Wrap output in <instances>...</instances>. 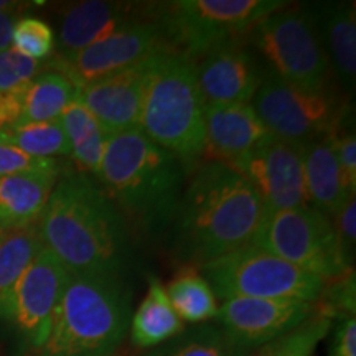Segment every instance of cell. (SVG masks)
Segmentation results:
<instances>
[{
  "label": "cell",
  "mask_w": 356,
  "mask_h": 356,
  "mask_svg": "<svg viewBox=\"0 0 356 356\" xmlns=\"http://www.w3.org/2000/svg\"><path fill=\"white\" fill-rule=\"evenodd\" d=\"M140 7L126 2L84 0L68 7L61 17L58 33V55H71L81 51L101 40L140 20L136 15Z\"/></svg>",
  "instance_id": "18"
},
{
  "label": "cell",
  "mask_w": 356,
  "mask_h": 356,
  "mask_svg": "<svg viewBox=\"0 0 356 356\" xmlns=\"http://www.w3.org/2000/svg\"><path fill=\"white\" fill-rule=\"evenodd\" d=\"M267 131L279 139L307 145L338 131L341 111L327 91H307L270 73L251 101Z\"/></svg>",
  "instance_id": "10"
},
{
  "label": "cell",
  "mask_w": 356,
  "mask_h": 356,
  "mask_svg": "<svg viewBox=\"0 0 356 356\" xmlns=\"http://www.w3.org/2000/svg\"><path fill=\"white\" fill-rule=\"evenodd\" d=\"M12 48L32 60L42 61L55 50V33L47 22L37 17H22L13 25Z\"/></svg>",
  "instance_id": "30"
},
{
  "label": "cell",
  "mask_w": 356,
  "mask_h": 356,
  "mask_svg": "<svg viewBox=\"0 0 356 356\" xmlns=\"http://www.w3.org/2000/svg\"><path fill=\"white\" fill-rule=\"evenodd\" d=\"M60 172L0 177V229H22L38 222Z\"/></svg>",
  "instance_id": "21"
},
{
  "label": "cell",
  "mask_w": 356,
  "mask_h": 356,
  "mask_svg": "<svg viewBox=\"0 0 356 356\" xmlns=\"http://www.w3.org/2000/svg\"><path fill=\"white\" fill-rule=\"evenodd\" d=\"M76 95L78 89L65 74L42 71L20 88V122L56 121Z\"/></svg>",
  "instance_id": "24"
},
{
  "label": "cell",
  "mask_w": 356,
  "mask_h": 356,
  "mask_svg": "<svg viewBox=\"0 0 356 356\" xmlns=\"http://www.w3.org/2000/svg\"><path fill=\"white\" fill-rule=\"evenodd\" d=\"M173 310L184 323L202 325L216 318L218 299L208 280L195 269L180 273L165 287Z\"/></svg>",
  "instance_id": "25"
},
{
  "label": "cell",
  "mask_w": 356,
  "mask_h": 356,
  "mask_svg": "<svg viewBox=\"0 0 356 356\" xmlns=\"http://www.w3.org/2000/svg\"><path fill=\"white\" fill-rule=\"evenodd\" d=\"M129 328L131 341L137 348H155L185 330L184 320L173 310L165 286L159 279H149V289L132 315Z\"/></svg>",
  "instance_id": "22"
},
{
  "label": "cell",
  "mask_w": 356,
  "mask_h": 356,
  "mask_svg": "<svg viewBox=\"0 0 356 356\" xmlns=\"http://www.w3.org/2000/svg\"><path fill=\"white\" fill-rule=\"evenodd\" d=\"M251 35L273 74L307 91H323L330 63L310 17L297 8H280L257 24Z\"/></svg>",
  "instance_id": "9"
},
{
  "label": "cell",
  "mask_w": 356,
  "mask_h": 356,
  "mask_svg": "<svg viewBox=\"0 0 356 356\" xmlns=\"http://www.w3.org/2000/svg\"><path fill=\"white\" fill-rule=\"evenodd\" d=\"M0 142L38 159L70 155V144L60 119L47 122H20L0 129Z\"/></svg>",
  "instance_id": "26"
},
{
  "label": "cell",
  "mask_w": 356,
  "mask_h": 356,
  "mask_svg": "<svg viewBox=\"0 0 356 356\" xmlns=\"http://www.w3.org/2000/svg\"><path fill=\"white\" fill-rule=\"evenodd\" d=\"M155 56L78 89L79 99L108 137L139 127L142 101Z\"/></svg>",
  "instance_id": "15"
},
{
  "label": "cell",
  "mask_w": 356,
  "mask_h": 356,
  "mask_svg": "<svg viewBox=\"0 0 356 356\" xmlns=\"http://www.w3.org/2000/svg\"><path fill=\"white\" fill-rule=\"evenodd\" d=\"M60 121L68 139L70 155L78 163V168L88 175L96 177L109 137L102 131L91 111L79 99V95L63 111Z\"/></svg>",
  "instance_id": "23"
},
{
  "label": "cell",
  "mask_w": 356,
  "mask_h": 356,
  "mask_svg": "<svg viewBox=\"0 0 356 356\" xmlns=\"http://www.w3.org/2000/svg\"><path fill=\"white\" fill-rule=\"evenodd\" d=\"M186 173L175 155L132 129L109 137L96 177L124 220L155 236L175 221Z\"/></svg>",
  "instance_id": "3"
},
{
  "label": "cell",
  "mask_w": 356,
  "mask_h": 356,
  "mask_svg": "<svg viewBox=\"0 0 356 356\" xmlns=\"http://www.w3.org/2000/svg\"><path fill=\"white\" fill-rule=\"evenodd\" d=\"M251 244L325 282L353 270L340 259L330 218L309 204L264 213Z\"/></svg>",
  "instance_id": "8"
},
{
  "label": "cell",
  "mask_w": 356,
  "mask_h": 356,
  "mask_svg": "<svg viewBox=\"0 0 356 356\" xmlns=\"http://www.w3.org/2000/svg\"><path fill=\"white\" fill-rule=\"evenodd\" d=\"M337 132L309 142L304 149L307 202L327 216L337 215L345 203L353 198L341 181L335 150Z\"/></svg>",
  "instance_id": "20"
},
{
  "label": "cell",
  "mask_w": 356,
  "mask_h": 356,
  "mask_svg": "<svg viewBox=\"0 0 356 356\" xmlns=\"http://www.w3.org/2000/svg\"><path fill=\"white\" fill-rule=\"evenodd\" d=\"M333 220L338 252L346 269H353L355 251H356V200L350 198L345 207L337 213Z\"/></svg>",
  "instance_id": "33"
},
{
  "label": "cell",
  "mask_w": 356,
  "mask_h": 356,
  "mask_svg": "<svg viewBox=\"0 0 356 356\" xmlns=\"http://www.w3.org/2000/svg\"><path fill=\"white\" fill-rule=\"evenodd\" d=\"M328 356H356V318L345 317L333 333Z\"/></svg>",
  "instance_id": "36"
},
{
  "label": "cell",
  "mask_w": 356,
  "mask_h": 356,
  "mask_svg": "<svg viewBox=\"0 0 356 356\" xmlns=\"http://www.w3.org/2000/svg\"><path fill=\"white\" fill-rule=\"evenodd\" d=\"M286 6L284 0H175L155 7L154 19L173 50L198 60L215 48L241 43L262 19Z\"/></svg>",
  "instance_id": "6"
},
{
  "label": "cell",
  "mask_w": 356,
  "mask_h": 356,
  "mask_svg": "<svg viewBox=\"0 0 356 356\" xmlns=\"http://www.w3.org/2000/svg\"><path fill=\"white\" fill-rule=\"evenodd\" d=\"M317 312V302L277 299L225 300L216 318L236 346L249 353L257 346L286 335Z\"/></svg>",
  "instance_id": "14"
},
{
  "label": "cell",
  "mask_w": 356,
  "mask_h": 356,
  "mask_svg": "<svg viewBox=\"0 0 356 356\" xmlns=\"http://www.w3.org/2000/svg\"><path fill=\"white\" fill-rule=\"evenodd\" d=\"M154 356H246V351L236 346L220 325L202 323L172 338Z\"/></svg>",
  "instance_id": "29"
},
{
  "label": "cell",
  "mask_w": 356,
  "mask_h": 356,
  "mask_svg": "<svg viewBox=\"0 0 356 356\" xmlns=\"http://www.w3.org/2000/svg\"><path fill=\"white\" fill-rule=\"evenodd\" d=\"M355 270H350L330 282H325L317 305L330 318L355 317Z\"/></svg>",
  "instance_id": "31"
},
{
  "label": "cell",
  "mask_w": 356,
  "mask_h": 356,
  "mask_svg": "<svg viewBox=\"0 0 356 356\" xmlns=\"http://www.w3.org/2000/svg\"><path fill=\"white\" fill-rule=\"evenodd\" d=\"M167 48L172 47L167 42L162 26L149 17L124 26L111 37L81 51L56 55L50 61V66L55 68L53 71L65 74L74 88L83 89Z\"/></svg>",
  "instance_id": "11"
},
{
  "label": "cell",
  "mask_w": 356,
  "mask_h": 356,
  "mask_svg": "<svg viewBox=\"0 0 356 356\" xmlns=\"http://www.w3.org/2000/svg\"><path fill=\"white\" fill-rule=\"evenodd\" d=\"M216 299H277L315 304L325 280L289 264L264 249L248 244L200 266Z\"/></svg>",
  "instance_id": "7"
},
{
  "label": "cell",
  "mask_w": 356,
  "mask_h": 356,
  "mask_svg": "<svg viewBox=\"0 0 356 356\" xmlns=\"http://www.w3.org/2000/svg\"><path fill=\"white\" fill-rule=\"evenodd\" d=\"M32 172H60L55 159H38L0 142V177Z\"/></svg>",
  "instance_id": "34"
},
{
  "label": "cell",
  "mask_w": 356,
  "mask_h": 356,
  "mask_svg": "<svg viewBox=\"0 0 356 356\" xmlns=\"http://www.w3.org/2000/svg\"><path fill=\"white\" fill-rule=\"evenodd\" d=\"M137 129L175 155L186 172L202 162L204 101L198 89L195 60L173 48L157 53Z\"/></svg>",
  "instance_id": "4"
},
{
  "label": "cell",
  "mask_w": 356,
  "mask_h": 356,
  "mask_svg": "<svg viewBox=\"0 0 356 356\" xmlns=\"http://www.w3.org/2000/svg\"><path fill=\"white\" fill-rule=\"evenodd\" d=\"M74 356H114V353H104V355H74Z\"/></svg>",
  "instance_id": "38"
},
{
  "label": "cell",
  "mask_w": 356,
  "mask_h": 356,
  "mask_svg": "<svg viewBox=\"0 0 356 356\" xmlns=\"http://www.w3.org/2000/svg\"><path fill=\"white\" fill-rule=\"evenodd\" d=\"M314 22L330 68L346 92L356 81V15L355 2L317 3L312 7Z\"/></svg>",
  "instance_id": "19"
},
{
  "label": "cell",
  "mask_w": 356,
  "mask_h": 356,
  "mask_svg": "<svg viewBox=\"0 0 356 356\" xmlns=\"http://www.w3.org/2000/svg\"><path fill=\"white\" fill-rule=\"evenodd\" d=\"M204 106L251 104L261 86L257 66L241 43H229L195 60Z\"/></svg>",
  "instance_id": "16"
},
{
  "label": "cell",
  "mask_w": 356,
  "mask_h": 356,
  "mask_svg": "<svg viewBox=\"0 0 356 356\" xmlns=\"http://www.w3.org/2000/svg\"><path fill=\"white\" fill-rule=\"evenodd\" d=\"M68 279L70 273L60 259L43 248L10 291L0 297V318L12 323L35 348H42Z\"/></svg>",
  "instance_id": "12"
},
{
  "label": "cell",
  "mask_w": 356,
  "mask_h": 356,
  "mask_svg": "<svg viewBox=\"0 0 356 356\" xmlns=\"http://www.w3.org/2000/svg\"><path fill=\"white\" fill-rule=\"evenodd\" d=\"M43 248L35 225L22 229L3 231L0 236V297L10 291Z\"/></svg>",
  "instance_id": "27"
},
{
  "label": "cell",
  "mask_w": 356,
  "mask_h": 356,
  "mask_svg": "<svg viewBox=\"0 0 356 356\" xmlns=\"http://www.w3.org/2000/svg\"><path fill=\"white\" fill-rule=\"evenodd\" d=\"M304 149L297 142L270 136L229 167L254 188L264 213L309 204L304 180Z\"/></svg>",
  "instance_id": "13"
},
{
  "label": "cell",
  "mask_w": 356,
  "mask_h": 356,
  "mask_svg": "<svg viewBox=\"0 0 356 356\" xmlns=\"http://www.w3.org/2000/svg\"><path fill=\"white\" fill-rule=\"evenodd\" d=\"M273 136L251 104L204 106V154L207 162L231 165Z\"/></svg>",
  "instance_id": "17"
},
{
  "label": "cell",
  "mask_w": 356,
  "mask_h": 356,
  "mask_svg": "<svg viewBox=\"0 0 356 356\" xmlns=\"http://www.w3.org/2000/svg\"><path fill=\"white\" fill-rule=\"evenodd\" d=\"M12 6L10 2H0V51L12 47V32L17 22Z\"/></svg>",
  "instance_id": "37"
},
{
  "label": "cell",
  "mask_w": 356,
  "mask_h": 356,
  "mask_svg": "<svg viewBox=\"0 0 356 356\" xmlns=\"http://www.w3.org/2000/svg\"><path fill=\"white\" fill-rule=\"evenodd\" d=\"M129 323V296L119 275L70 274L42 356L114 353Z\"/></svg>",
  "instance_id": "5"
},
{
  "label": "cell",
  "mask_w": 356,
  "mask_h": 356,
  "mask_svg": "<svg viewBox=\"0 0 356 356\" xmlns=\"http://www.w3.org/2000/svg\"><path fill=\"white\" fill-rule=\"evenodd\" d=\"M262 216L254 188L233 167L204 162L184 188L173 221L178 259L200 267L248 246Z\"/></svg>",
  "instance_id": "2"
},
{
  "label": "cell",
  "mask_w": 356,
  "mask_h": 356,
  "mask_svg": "<svg viewBox=\"0 0 356 356\" xmlns=\"http://www.w3.org/2000/svg\"><path fill=\"white\" fill-rule=\"evenodd\" d=\"M335 150L341 181L351 197H356V137L355 132L338 134L335 139Z\"/></svg>",
  "instance_id": "35"
},
{
  "label": "cell",
  "mask_w": 356,
  "mask_h": 356,
  "mask_svg": "<svg viewBox=\"0 0 356 356\" xmlns=\"http://www.w3.org/2000/svg\"><path fill=\"white\" fill-rule=\"evenodd\" d=\"M42 73V61L22 55L15 48L0 51V92L25 86Z\"/></svg>",
  "instance_id": "32"
},
{
  "label": "cell",
  "mask_w": 356,
  "mask_h": 356,
  "mask_svg": "<svg viewBox=\"0 0 356 356\" xmlns=\"http://www.w3.org/2000/svg\"><path fill=\"white\" fill-rule=\"evenodd\" d=\"M37 228L43 246L71 275H119L126 264V220L81 170L58 178Z\"/></svg>",
  "instance_id": "1"
},
{
  "label": "cell",
  "mask_w": 356,
  "mask_h": 356,
  "mask_svg": "<svg viewBox=\"0 0 356 356\" xmlns=\"http://www.w3.org/2000/svg\"><path fill=\"white\" fill-rule=\"evenodd\" d=\"M332 327L333 318L328 317L317 305V312L299 327L275 340H270L269 343L257 346L246 353V356H314L315 350L330 333Z\"/></svg>",
  "instance_id": "28"
},
{
  "label": "cell",
  "mask_w": 356,
  "mask_h": 356,
  "mask_svg": "<svg viewBox=\"0 0 356 356\" xmlns=\"http://www.w3.org/2000/svg\"><path fill=\"white\" fill-rule=\"evenodd\" d=\"M2 234H3V231H2V229H0V236H2Z\"/></svg>",
  "instance_id": "39"
}]
</instances>
